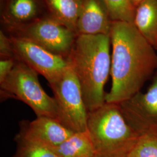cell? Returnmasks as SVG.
Wrapping results in <instances>:
<instances>
[{
	"label": "cell",
	"mask_w": 157,
	"mask_h": 157,
	"mask_svg": "<svg viewBox=\"0 0 157 157\" xmlns=\"http://www.w3.org/2000/svg\"><path fill=\"white\" fill-rule=\"evenodd\" d=\"M110 37L112 86L105 102L118 104L140 91L154 76L157 55L133 23L112 21Z\"/></svg>",
	"instance_id": "1"
},
{
	"label": "cell",
	"mask_w": 157,
	"mask_h": 157,
	"mask_svg": "<svg viewBox=\"0 0 157 157\" xmlns=\"http://www.w3.org/2000/svg\"><path fill=\"white\" fill-rule=\"evenodd\" d=\"M109 34H77L67 61L78 78L88 112L105 103L104 86L111 74Z\"/></svg>",
	"instance_id": "2"
},
{
	"label": "cell",
	"mask_w": 157,
	"mask_h": 157,
	"mask_svg": "<svg viewBox=\"0 0 157 157\" xmlns=\"http://www.w3.org/2000/svg\"><path fill=\"white\" fill-rule=\"evenodd\" d=\"M87 130L95 157H128L140 136L132 129L118 104L105 102L89 112Z\"/></svg>",
	"instance_id": "3"
},
{
	"label": "cell",
	"mask_w": 157,
	"mask_h": 157,
	"mask_svg": "<svg viewBox=\"0 0 157 157\" xmlns=\"http://www.w3.org/2000/svg\"><path fill=\"white\" fill-rule=\"evenodd\" d=\"M1 98H15L32 109L37 117L56 119L54 98L48 95L40 83L38 73L25 63L17 61L11 72L0 83Z\"/></svg>",
	"instance_id": "4"
},
{
	"label": "cell",
	"mask_w": 157,
	"mask_h": 157,
	"mask_svg": "<svg viewBox=\"0 0 157 157\" xmlns=\"http://www.w3.org/2000/svg\"><path fill=\"white\" fill-rule=\"evenodd\" d=\"M50 87L56 102V119L74 133L86 131L89 112L78 78L70 63L60 79Z\"/></svg>",
	"instance_id": "5"
},
{
	"label": "cell",
	"mask_w": 157,
	"mask_h": 157,
	"mask_svg": "<svg viewBox=\"0 0 157 157\" xmlns=\"http://www.w3.org/2000/svg\"><path fill=\"white\" fill-rule=\"evenodd\" d=\"M16 59L42 75L49 86L62 77L69 66L67 59L47 50L25 37H10Z\"/></svg>",
	"instance_id": "6"
},
{
	"label": "cell",
	"mask_w": 157,
	"mask_h": 157,
	"mask_svg": "<svg viewBox=\"0 0 157 157\" xmlns=\"http://www.w3.org/2000/svg\"><path fill=\"white\" fill-rule=\"evenodd\" d=\"M118 105L128 124L140 136L157 135V69L146 92L140 91Z\"/></svg>",
	"instance_id": "7"
},
{
	"label": "cell",
	"mask_w": 157,
	"mask_h": 157,
	"mask_svg": "<svg viewBox=\"0 0 157 157\" xmlns=\"http://www.w3.org/2000/svg\"><path fill=\"white\" fill-rule=\"evenodd\" d=\"M17 36L25 37L47 50L67 58L77 35L51 17L33 23Z\"/></svg>",
	"instance_id": "8"
},
{
	"label": "cell",
	"mask_w": 157,
	"mask_h": 157,
	"mask_svg": "<svg viewBox=\"0 0 157 157\" xmlns=\"http://www.w3.org/2000/svg\"><path fill=\"white\" fill-rule=\"evenodd\" d=\"M73 133L56 119L41 117L32 121H22L17 136L29 142L51 148L62 144Z\"/></svg>",
	"instance_id": "9"
},
{
	"label": "cell",
	"mask_w": 157,
	"mask_h": 157,
	"mask_svg": "<svg viewBox=\"0 0 157 157\" xmlns=\"http://www.w3.org/2000/svg\"><path fill=\"white\" fill-rule=\"evenodd\" d=\"M111 23L102 0H83L76 25L78 34H109Z\"/></svg>",
	"instance_id": "10"
},
{
	"label": "cell",
	"mask_w": 157,
	"mask_h": 157,
	"mask_svg": "<svg viewBox=\"0 0 157 157\" xmlns=\"http://www.w3.org/2000/svg\"><path fill=\"white\" fill-rule=\"evenodd\" d=\"M133 24L154 48L157 45V0H145L135 9Z\"/></svg>",
	"instance_id": "11"
},
{
	"label": "cell",
	"mask_w": 157,
	"mask_h": 157,
	"mask_svg": "<svg viewBox=\"0 0 157 157\" xmlns=\"http://www.w3.org/2000/svg\"><path fill=\"white\" fill-rule=\"evenodd\" d=\"M50 13L51 17L76 32V25L83 0H41Z\"/></svg>",
	"instance_id": "12"
},
{
	"label": "cell",
	"mask_w": 157,
	"mask_h": 157,
	"mask_svg": "<svg viewBox=\"0 0 157 157\" xmlns=\"http://www.w3.org/2000/svg\"><path fill=\"white\" fill-rule=\"evenodd\" d=\"M51 149L61 157H95L94 148L87 130L74 133L62 144Z\"/></svg>",
	"instance_id": "13"
},
{
	"label": "cell",
	"mask_w": 157,
	"mask_h": 157,
	"mask_svg": "<svg viewBox=\"0 0 157 157\" xmlns=\"http://www.w3.org/2000/svg\"><path fill=\"white\" fill-rule=\"evenodd\" d=\"M112 21L133 23L135 8L130 0H102Z\"/></svg>",
	"instance_id": "14"
},
{
	"label": "cell",
	"mask_w": 157,
	"mask_h": 157,
	"mask_svg": "<svg viewBox=\"0 0 157 157\" xmlns=\"http://www.w3.org/2000/svg\"><path fill=\"white\" fill-rule=\"evenodd\" d=\"M17 150L12 157H61L52 149L25 140L16 135Z\"/></svg>",
	"instance_id": "15"
},
{
	"label": "cell",
	"mask_w": 157,
	"mask_h": 157,
	"mask_svg": "<svg viewBox=\"0 0 157 157\" xmlns=\"http://www.w3.org/2000/svg\"><path fill=\"white\" fill-rule=\"evenodd\" d=\"M8 6L11 19L18 22L32 19L37 11L35 0H10Z\"/></svg>",
	"instance_id": "16"
},
{
	"label": "cell",
	"mask_w": 157,
	"mask_h": 157,
	"mask_svg": "<svg viewBox=\"0 0 157 157\" xmlns=\"http://www.w3.org/2000/svg\"><path fill=\"white\" fill-rule=\"evenodd\" d=\"M128 157H157V135L140 136Z\"/></svg>",
	"instance_id": "17"
},
{
	"label": "cell",
	"mask_w": 157,
	"mask_h": 157,
	"mask_svg": "<svg viewBox=\"0 0 157 157\" xmlns=\"http://www.w3.org/2000/svg\"><path fill=\"white\" fill-rule=\"evenodd\" d=\"M0 55L1 59L15 58L10 38L2 32L0 33Z\"/></svg>",
	"instance_id": "18"
},
{
	"label": "cell",
	"mask_w": 157,
	"mask_h": 157,
	"mask_svg": "<svg viewBox=\"0 0 157 157\" xmlns=\"http://www.w3.org/2000/svg\"><path fill=\"white\" fill-rule=\"evenodd\" d=\"M17 59L15 58L1 59L0 61V83H2L11 72Z\"/></svg>",
	"instance_id": "19"
},
{
	"label": "cell",
	"mask_w": 157,
	"mask_h": 157,
	"mask_svg": "<svg viewBox=\"0 0 157 157\" xmlns=\"http://www.w3.org/2000/svg\"><path fill=\"white\" fill-rule=\"evenodd\" d=\"M144 1H145V0H130V2L132 3V6H133L134 8L136 9V8Z\"/></svg>",
	"instance_id": "20"
},
{
	"label": "cell",
	"mask_w": 157,
	"mask_h": 157,
	"mask_svg": "<svg viewBox=\"0 0 157 157\" xmlns=\"http://www.w3.org/2000/svg\"><path fill=\"white\" fill-rule=\"evenodd\" d=\"M155 50H157V46H156V47H155Z\"/></svg>",
	"instance_id": "21"
}]
</instances>
